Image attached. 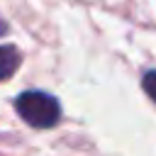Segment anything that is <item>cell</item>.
I'll return each mask as SVG.
<instances>
[{"mask_svg": "<svg viewBox=\"0 0 156 156\" xmlns=\"http://www.w3.org/2000/svg\"><path fill=\"white\" fill-rule=\"evenodd\" d=\"M20 66V51L12 44H0V80L12 78Z\"/></svg>", "mask_w": 156, "mask_h": 156, "instance_id": "7a4b0ae2", "label": "cell"}, {"mask_svg": "<svg viewBox=\"0 0 156 156\" xmlns=\"http://www.w3.org/2000/svg\"><path fill=\"white\" fill-rule=\"evenodd\" d=\"M141 85H144V90H146V95L156 102V71H149L146 76H144V80H141Z\"/></svg>", "mask_w": 156, "mask_h": 156, "instance_id": "3957f363", "label": "cell"}, {"mask_svg": "<svg viewBox=\"0 0 156 156\" xmlns=\"http://www.w3.org/2000/svg\"><path fill=\"white\" fill-rule=\"evenodd\" d=\"M5 29H7V27H5V22H2V20H0V34H2V32H5Z\"/></svg>", "mask_w": 156, "mask_h": 156, "instance_id": "277c9868", "label": "cell"}, {"mask_svg": "<svg viewBox=\"0 0 156 156\" xmlns=\"http://www.w3.org/2000/svg\"><path fill=\"white\" fill-rule=\"evenodd\" d=\"M15 110L20 112V117L27 124H32L37 129H49L61 117L58 100L51 98L49 93H41V90H24L22 95H17Z\"/></svg>", "mask_w": 156, "mask_h": 156, "instance_id": "6da1fadb", "label": "cell"}]
</instances>
